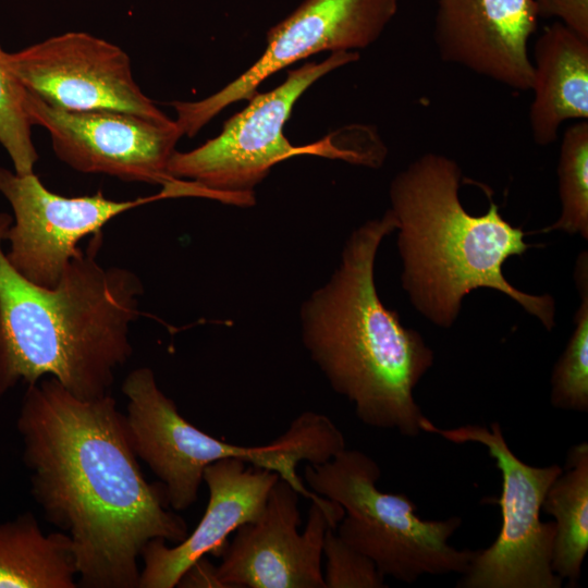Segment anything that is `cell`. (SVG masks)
I'll list each match as a JSON object with an SVG mask.
<instances>
[{
	"label": "cell",
	"mask_w": 588,
	"mask_h": 588,
	"mask_svg": "<svg viewBox=\"0 0 588 588\" xmlns=\"http://www.w3.org/2000/svg\"><path fill=\"white\" fill-rule=\"evenodd\" d=\"M542 510L554 517L552 569L575 587L588 551V443L573 445L548 489Z\"/></svg>",
	"instance_id": "ac0fdd59"
},
{
	"label": "cell",
	"mask_w": 588,
	"mask_h": 588,
	"mask_svg": "<svg viewBox=\"0 0 588 588\" xmlns=\"http://www.w3.org/2000/svg\"><path fill=\"white\" fill-rule=\"evenodd\" d=\"M0 193L10 203L14 224L5 233L10 264L30 282L53 287L70 260L79 255L78 242L101 233L103 225L134 207L161 199L160 194L117 201L101 191L64 197L50 192L34 174L21 175L0 168Z\"/></svg>",
	"instance_id": "4fadbf2b"
},
{
	"label": "cell",
	"mask_w": 588,
	"mask_h": 588,
	"mask_svg": "<svg viewBox=\"0 0 588 588\" xmlns=\"http://www.w3.org/2000/svg\"><path fill=\"white\" fill-rule=\"evenodd\" d=\"M16 428L30 492L70 537L78 586L138 588L146 543L187 537L163 485L144 477L111 394L82 400L56 378H41L27 385Z\"/></svg>",
	"instance_id": "6da1fadb"
},
{
	"label": "cell",
	"mask_w": 588,
	"mask_h": 588,
	"mask_svg": "<svg viewBox=\"0 0 588 588\" xmlns=\"http://www.w3.org/2000/svg\"><path fill=\"white\" fill-rule=\"evenodd\" d=\"M299 492L281 477L260 517L235 530L221 552L217 577L222 588H326L321 569L326 531L344 515L338 503L310 501L302 534Z\"/></svg>",
	"instance_id": "30bf717a"
},
{
	"label": "cell",
	"mask_w": 588,
	"mask_h": 588,
	"mask_svg": "<svg viewBox=\"0 0 588 588\" xmlns=\"http://www.w3.org/2000/svg\"><path fill=\"white\" fill-rule=\"evenodd\" d=\"M539 17H558L563 25L588 40V0H534Z\"/></svg>",
	"instance_id": "603a6c76"
},
{
	"label": "cell",
	"mask_w": 588,
	"mask_h": 588,
	"mask_svg": "<svg viewBox=\"0 0 588 588\" xmlns=\"http://www.w3.org/2000/svg\"><path fill=\"white\" fill-rule=\"evenodd\" d=\"M26 111L50 135L56 156L83 173L169 185L170 158L183 136L174 120L160 123L120 111H68L27 90Z\"/></svg>",
	"instance_id": "7c38bea8"
},
{
	"label": "cell",
	"mask_w": 588,
	"mask_h": 588,
	"mask_svg": "<svg viewBox=\"0 0 588 588\" xmlns=\"http://www.w3.org/2000/svg\"><path fill=\"white\" fill-rule=\"evenodd\" d=\"M538 20L534 0H439L434 41L442 60L525 91L534 78L527 42Z\"/></svg>",
	"instance_id": "5bb4252c"
},
{
	"label": "cell",
	"mask_w": 588,
	"mask_h": 588,
	"mask_svg": "<svg viewBox=\"0 0 588 588\" xmlns=\"http://www.w3.org/2000/svg\"><path fill=\"white\" fill-rule=\"evenodd\" d=\"M176 587H221L217 577V567L207 559L195 562L180 578Z\"/></svg>",
	"instance_id": "cb8c5ba5"
},
{
	"label": "cell",
	"mask_w": 588,
	"mask_h": 588,
	"mask_svg": "<svg viewBox=\"0 0 588 588\" xmlns=\"http://www.w3.org/2000/svg\"><path fill=\"white\" fill-rule=\"evenodd\" d=\"M11 223L1 212L0 394L45 376L82 400L110 394L115 370L132 355L130 328L139 315L140 280L96 259L98 233L70 260L57 285H37L2 250Z\"/></svg>",
	"instance_id": "7a4b0ae2"
},
{
	"label": "cell",
	"mask_w": 588,
	"mask_h": 588,
	"mask_svg": "<svg viewBox=\"0 0 588 588\" xmlns=\"http://www.w3.org/2000/svg\"><path fill=\"white\" fill-rule=\"evenodd\" d=\"M358 57L356 51L332 52L321 62L289 71L274 89L257 91L242 111L225 121L217 137L189 151L175 150L168 164L169 176L175 179L171 198L200 197L250 207L256 201L255 187L278 162L302 154L328 156L315 145L293 146L283 135V126L309 86Z\"/></svg>",
	"instance_id": "52a82bcc"
},
{
	"label": "cell",
	"mask_w": 588,
	"mask_h": 588,
	"mask_svg": "<svg viewBox=\"0 0 588 588\" xmlns=\"http://www.w3.org/2000/svg\"><path fill=\"white\" fill-rule=\"evenodd\" d=\"M280 475L238 458H224L208 465L203 481L209 490L206 511L187 537L174 547L152 539L140 558L138 588H173L183 574L208 553L221 554L228 536L240 526L258 519L269 492Z\"/></svg>",
	"instance_id": "9a60e30c"
},
{
	"label": "cell",
	"mask_w": 588,
	"mask_h": 588,
	"mask_svg": "<svg viewBox=\"0 0 588 588\" xmlns=\"http://www.w3.org/2000/svg\"><path fill=\"white\" fill-rule=\"evenodd\" d=\"M399 0H305L267 32L262 56L219 91L196 101H172L182 135L195 136L238 100H249L278 71L321 51H351L373 44L392 21Z\"/></svg>",
	"instance_id": "9c48e42d"
},
{
	"label": "cell",
	"mask_w": 588,
	"mask_h": 588,
	"mask_svg": "<svg viewBox=\"0 0 588 588\" xmlns=\"http://www.w3.org/2000/svg\"><path fill=\"white\" fill-rule=\"evenodd\" d=\"M30 93L68 111L110 110L171 122L135 82L119 46L85 32H68L4 56Z\"/></svg>",
	"instance_id": "8fae6325"
},
{
	"label": "cell",
	"mask_w": 588,
	"mask_h": 588,
	"mask_svg": "<svg viewBox=\"0 0 588 588\" xmlns=\"http://www.w3.org/2000/svg\"><path fill=\"white\" fill-rule=\"evenodd\" d=\"M76 578L68 535H46L32 512L0 523V588H76Z\"/></svg>",
	"instance_id": "e0dca14e"
},
{
	"label": "cell",
	"mask_w": 588,
	"mask_h": 588,
	"mask_svg": "<svg viewBox=\"0 0 588 588\" xmlns=\"http://www.w3.org/2000/svg\"><path fill=\"white\" fill-rule=\"evenodd\" d=\"M395 230L390 209L356 228L330 279L303 302L299 322L311 360L363 424L417 437L425 416L414 389L434 354L384 306L375 282L379 246Z\"/></svg>",
	"instance_id": "3957f363"
},
{
	"label": "cell",
	"mask_w": 588,
	"mask_h": 588,
	"mask_svg": "<svg viewBox=\"0 0 588 588\" xmlns=\"http://www.w3.org/2000/svg\"><path fill=\"white\" fill-rule=\"evenodd\" d=\"M560 218L541 230L579 234L588 240V122L581 120L564 131L558 164Z\"/></svg>",
	"instance_id": "ffe728a7"
},
{
	"label": "cell",
	"mask_w": 588,
	"mask_h": 588,
	"mask_svg": "<svg viewBox=\"0 0 588 588\" xmlns=\"http://www.w3.org/2000/svg\"><path fill=\"white\" fill-rule=\"evenodd\" d=\"M580 304L575 329L551 376V404L562 411L588 412V257L580 253L575 265Z\"/></svg>",
	"instance_id": "d6986e66"
},
{
	"label": "cell",
	"mask_w": 588,
	"mask_h": 588,
	"mask_svg": "<svg viewBox=\"0 0 588 588\" xmlns=\"http://www.w3.org/2000/svg\"><path fill=\"white\" fill-rule=\"evenodd\" d=\"M421 431L456 443L485 446L502 476L499 505L502 525L494 542L478 550L456 587L460 588H561L563 580L552 569L554 522H542L546 493L562 467H536L510 449L498 421L489 427L465 425L443 429L427 417Z\"/></svg>",
	"instance_id": "ba28073f"
},
{
	"label": "cell",
	"mask_w": 588,
	"mask_h": 588,
	"mask_svg": "<svg viewBox=\"0 0 588 588\" xmlns=\"http://www.w3.org/2000/svg\"><path fill=\"white\" fill-rule=\"evenodd\" d=\"M380 476L373 458L346 448L304 469L309 489L344 510L338 535L370 558L384 577L412 584L425 575L465 574L478 550L449 543L462 519H421L407 495L378 489Z\"/></svg>",
	"instance_id": "8992f818"
},
{
	"label": "cell",
	"mask_w": 588,
	"mask_h": 588,
	"mask_svg": "<svg viewBox=\"0 0 588 588\" xmlns=\"http://www.w3.org/2000/svg\"><path fill=\"white\" fill-rule=\"evenodd\" d=\"M322 554L326 558V588L387 587L385 577L375 562L345 542L333 527L326 531Z\"/></svg>",
	"instance_id": "7402d4cb"
},
{
	"label": "cell",
	"mask_w": 588,
	"mask_h": 588,
	"mask_svg": "<svg viewBox=\"0 0 588 588\" xmlns=\"http://www.w3.org/2000/svg\"><path fill=\"white\" fill-rule=\"evenodd\" d=\"M0 47V145L21 175L34 173L38 159L26 111L27 89L9 69Z\"/></svg>",
	"instance_id": "44dd1931"
},
{
	"label": "cell",
	"mask_w": 588,
	"mask_h": 588,
	"mask_svg": "<svg viewBox=\"0 0 588 588\" xmlns=\"http://www.w3.org/2000/svg\"><path fill=\"white\" fill-rule=\"evenodd\" d=\"M122 392L127 399L125 425L133 451L163 485L174 511H184L196 502L205 468L224 458L275 471L302 497L324 502L326 498L305 488L297 466L303 462L322 464L346 448L338 426L311 411L302 413L284 433L265 445L244 446L217 439L179 413L148 367L131 371Z\"/></svg>",
	"instance_id": "5b68a950"
},
{
	"label": "cell",
	"mask_w": 588,
	"mask_h": 588,
	"mask_svg": "<svg viewBox=\"0 0 588 588\" xmlns=\"http://www.w3.org/2000/svg\"><path fill=\"white\" fill-rule=\"evenodd\" d=\"M461 181L460 166L434 152L420 156L391 181L390 211L399 231L401 282L412 305L433 324L449 329L467 294L492 289L551 331L553 297L517 290L502 271L507 258L532 247L524 240L527 233L506 221L491 199L486 213H468L458 196Z\"/></svg>",
	"instance_id": "277c9868"
},
{
	"label": "cell",
	"mask_w": 588,
	"mask_h": 588,
	"mask_svg": "<svg viewBox=\"0 0 588 588\" xmlns=\"http://www.w3.org/2000/svg\"><path fill=\"white\" fill-rule=\"evenodd\" d=\"M532 73L531 135L548 146L564 121L588 119V40L561 22L547 26L535 42Z\"/></svg>",
	"instance_id": "2e32d148"
}]
</instances>
